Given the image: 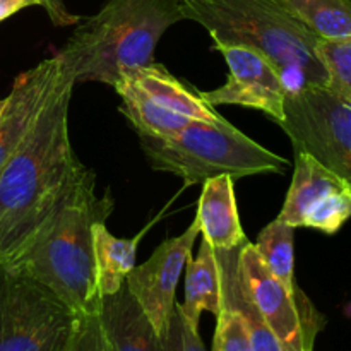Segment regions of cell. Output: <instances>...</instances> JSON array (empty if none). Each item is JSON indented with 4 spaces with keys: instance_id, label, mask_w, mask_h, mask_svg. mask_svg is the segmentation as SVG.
<instances>
[{
    "instance_id": "1",
    "label": "cell",
    "mask_w": 351,
    "mask_h": 351,
    "mask_svg": "<svg viewBox=\"0 0 351 351\" xmlns=\"http://www.w3.org/2000/svg\"><path fill=\"white\" fill-rule=\"evenodd\" d=\"M74 86V79L64 72L23 143L0 171L2 263L17 256L88 168L75 156L69 136Z\"/></svg>"
},
{
    "instance_id": "2",
    "label": "cell",
    "mask_w": 351,
    "mask_h": 351,
    "mask_svg": "<svg viewBox=\"0 0 351 351\" xmlns=\"http://www.w3.org/2000/svg\"><path fill=\"white\" fill-rule=\"evenodd\" d=\"M96 175L86 168L65 201L33 233L9 263H3L53 291L79 315L96 312L101 295L96 285L93 226L113 211L110 192L96 195Z\"/></svg>"
},
{
    "instance_id": "3",
    "label": "cell",
    "mask_w": 351,
    "mask_h": 351,
    "mask_svg": "<svg viewBox=\"0 0 351 351\" xmlns=\"http://www.w3.org/2000/svg\"><path fill=\"white\" fill-rule=\"evenodd\" d=\"M180 7L185 19L208 31L215 50L247 47L264 55L280 74L287 96L329 86L317 55L321 38L276 0H180Z\"/></svg>"
},
{
    "instance_id": "4",
    "label": "cell",
    "mask_w": 351,
    "mask_h": 351,
    "mask_svg": "<svg viewBox=\"0 0 351 351\" xmlns=\"http://www.w3.org/2000/svg\"><path fill=\"white\" fill-rule=\"evenodd\" d=\"M180 0H106L98 14L79 21L60 48L74 82L115 86L134 71L154 64V50L173 24L184 21Z\"/></svg>"
},
{
    "instance_id": "5",
    "label": "cell",
    "mask_w": 351,
    "mask_h": 351,
    "mask_svg": "<svg viewBox=\"0 0 351 351\" xmlns=\"http://www.w3.org/2000/svg\"><path fill=\"white\" fill-rule=\"evenodd\" d=\"M151 168L182 178L185 185L228 175L233 180L254 175H281L290 161L240 132L228 120H194L168 137L139 136Z\"/></svg>"
},
{
    "instance_id": "6",
    "label": "cell",
    "mask_w": 351,
    "mask_h": 351,
    "mask_svg": "<svg viewBox=\"0 0 351 351\" xmlns=\"http://www.w3.org/2000/svg\"><path fill=\"white\" fill-rule=\"evenodd\" d=\"M79 314L0 261V351H69Z\"/></svg>"
},
{
    "instance_id": "7",
    "label": "cell",
    "mask_w": 351,
    "mask_h": 351,
    "mask_svg": "<svg viewBox=\"0 0 351 351\" xmlns=\"http://www.w3.org/2000/svg\"><path fill=\"white\" fill-rule=\"evenodd\" d=\"M280 127L295 151L311 154L351 191V105L328 88H307L285 98Z\"/></svg>"
},
{
    "instance_id": "8",
    "label": "cell",
    "mask_w": 351,
    "mask_h": 351,
    "mask_svg": "<svg viewBox=\"0 0 351 351\" xmlns=\"http://www.w3.org/2000/svg\"><path fill=\"white\" fill-rule=\"evenodd\" d=\"M239 271L261 317L287 351H314L315 339L324 329L326 317L311 298L297 288L288 291L267 271L254 243L239 250Z\"/></svg>"
},
{
    "instance_id": "9",
    "label": "cell",
    "mask_w": 351,
    "mask_h": 351,
    "mask_svg": "<svg viewBox=\"0 0 351 351\" xmlns=\"http://www.w3.org/2000/svg\"><path fill=\"white\" fill-rule=\"evenodd\" d=\"M351 218V191L307 153L295 151L291 185L278 219L293 228L335 235Z\"/></svg>"
},
{
    "instance_id": "10",
    "label": "cell",
    "mask_w": 351,
    "mask_h": 351,
    "mask_svg": "<svg viewBox=\"0 0 351 351\" xmlns=\"http://www.w3.org/2000/svg\"><path fill=\"white\" fill-rule=\"evenodd\" d=\"M199 235L201 230L194 219L182 235L160 243L153 256L141 266H134L127 276V288L153 322L158 335L167 329L173 315L178 280Z\"/></svg>"
},
{
    "instance_id": "11",
    "label": "cell",
    "mask_w": 351,
    "mask_h": 351,
    "mask_svg": "<svg viewBox=\"0 0 351 351\" xmlns=\"http://www.w3.org/2000/svg\"><path fill=\"white\" fill-rule=\"evenodd\" d=\"M219 53L228 65L225 84L213 91H201L211 106L237 105L259 110L280 125L285 119V98L280 74L274 65L259 51L247 47H221Z\"/></svg>"
},
{
    "instance_id": "12",
    "label": "cell",
    "mask_w": 351,
    "mask_h": 351,
    "mask_svg": "<svg viewBox=\"0 0 351 351\" xmlns=\"http://www.w3.org/2000/svg\"><path fill=\"white\" fill-rule=\"evenodd\" d=\"M64 72L60 58L53 55L14 79L0 115V171L23 143Z\"/></svg>"
},
{
    "instance_id": "13",
    "label": "cell",
    "mask_w": 351,
    "mask_h": 351,
    "mask_svg": "<svg viewBox=\"0 0 351 351\" xmlns=\"http://www.w3.org/2000/svg\"><path fill=\"white\" fill-rule=\"evenodd\" d=\"M125 79H129L154 106L171 115L182 117L189 122L201 120L215 123L225 120L215 106L202 98L201 91L171 75L163 65L149 64L134 71Z\"/></svg>"
},
{
    "instance_id": "14",
    "label": "cell",
    "mask_w": 351,
    "mask_h": 351,
    "mask_svg": "<svg viewBox=\"0 0 351 351\" xmlns=\"http://www.w3.org/2000/svg\"><path fill=\"white\" fill-rule=\"evenodd\" d=\"M233 182L228 175L202 182L195 221L202 239L215 250H233L249 242L240 223Z\"/></svg>"
},
{
    "instance_id": "15",
    "label": "cell",
    "mask_w": 351,
    "mask_h": 351,
    "mask_svg": "<svg viewBox=\"0 0 351 351\" xmlns=\"http://www.w3.org/2000/svg\"><path fill=\"white\" fill-rule=\"evenodd\" d=\"M98 314L110 351H161V336L127 285L101 297Z\"/></svg>"
},
{
    "instance_id": "16",
    "label": "cell",
    "mask_w": 351,
    "mask_h": 351,
    "mask_svg": "<svg viewBox=\"0 0 351 351\" xmlns=\"http://www.w3.org/2000/svg\"><path fill=\"white\" fill-rule=\"evenodd\" d=\"M185 297L177 308L192 328L199 329L202 312L218 315L221 308V276L215 249L202 239L197 257L189 256L185 263Z\"/></svg>"
},
{
    "instance_id": "17",
    "label": "cell",
    "mask_w": 351,
    "mask_h": 351,
    "mask_svg": "<svg viewBox=\"0 0 351 351\" xmlns=\"http://www.w3.org/2000/svg\"><path fill=\"white\" fill-rule=\"evenodd\" d=\"M240 249L242 247L233 250H215L219 264V276H221V298L242 314L249 329L252 351H287L269 326L261 317L256 304L247 291L237 264Z\"/></svg>"
},
{
    "instance_id": "18",
    "label": "cell",
    "mask_w": 351,
    "mask_h": 351,
    "mask_svg": "<svg viewBox=\"0 0 351 351\" xmlns=\"http://www.w3.org/2000/svg\"><path fill=\"white\" fill-rule=\"evenodd\" d=\"M149 226L141 230L139 235L134 239H119L112 235L106 228V223L103 221H98L93 226L96 285L101 297L115 293L125 285L127 276L136 266L137 247Z\"/></svg>"
},
{
    "instance_id": "19",
    "label": "cell",
    "mask_w": 351,
    "mask_h": 351,
    "mask_svg": "<svg viewBox=\"0 0 351 351\" xmlns=\"http://www.w3.org/2000/svg\"><path fill=\"white\" fill-rule=\"evenodd\" d=\"M321 40L351 36V0H276Z\"/></svg>"
},
{
    "instance_id": "20",
    "label": "cell",
    "mask_w": 351,
    "mask_h": 351,
    "mask_svg": "<svg viewBox=\"0 0 351 351\" xmlns=\"http://www.w3.org/2000/svg\"><path fill=\"white\" fill-rule=\"evenodd\" d=\"M295 230L276 218L264 226L254 243L264 266L288 291L298 288L295 283Z\"/></svg>"
},
{
    "instance_id": "21",
    "label": "cell",
    "mask_w": 351,
    "mask_h": 351,
    "mask_svg": "<svg viewBox=\"0 0 351 351\" xmlns=\"http://www.w3.org/2000/svg\"><path fill=\"white\" fill-rule=\"evenodd\" d=\"M317 55L328 71L329 91L351 103V36L319 40Z\"/></svg>"
},
{
    "instance_id": "22",
    "label": "cell",
    "mask_w": 351,
    "mask_h": 351,
    "mask_svg": "<svg viewBox=\"0 0 351 351\" xmlns=\"http://www.w3.org/2000/svg\"><path fill=\"white\" fill-rule=\"evenodd\" d=\"M213 351H252L249 329L242 314L221 298V308L216 315Z\"/></svg>"
},
{
    "instance_id": "23",
    "label": "cell",
    "mask_w": 351,
    "mask_h": 351,
    "mask_svg": "<svg viewBox=\"0 0 351 351\" xmlns=\"http://www.w3.org/2000/svg\"><path fill=\"white\" fill-rule=\"evenodd\" d=\"M160 336L161 351H208L199 336V329L189 324L177 305L167 329Z\"/></svg>"
},
{
    "instance_id": "24",
    "label": "cell",
    "mask_w": 351,
    "mask_h": 351,
    "mask_svg": "<svg viewBox=\"0 0 351 351\" xmlns=\"http://www.w3.org/2000/svg\"><path fill=\"white\" fill-rule=\"evenodd\" d=\"M98 311L79 315L77 328L69 351H110Z\"/></svg>"
},
{
    "instance_id": "25",
    "label": "cell",
    "mask_w": 351,
    "mask_h": 351,
    "mask_svg": "<svg viewBox=\"0 0 351 351\" xmlns=\"http://www.w3.org/2000/svg\"><path fill=\"white\" fill-rule=\"evenodd\" d=\"M41 7H45L48 17L55 26H71V24H77L81 21V17L72 14L65 7L64 0H43Z\"/></svg>"
},
{
    "instance_id": "26",
    "label": "cell",
    "mask_w": 351,
    "mask_h": 351,
    "mask_svg": "<svg viewBox=\"0 0 351 351\" xmlns=\"http://www.w3.org/2000/svg\"><path fill=\"white\" fill-rule=\"evenodd\" d=\"M43 5V0H0V23L26 7Z\"/></svg>"
},
{
    "instance_id": "27",
    "label": "cell",
    "mask_w": 351,
    "mask_h": 351,
    "mask_svg": "<svg viewBox=\"0 0 351 351\" xmlns=\"http://www.w3.org/2000/svg\"><path fill=\"white\" fill-rule=\"evenodd\" d=\"M3 108H5V98H3V99H0V115H2Z\"/></svg>"
},
{
    "instance_id": "28",
    "label": "cell",
    "mask_w": 351,
    "mask_h": 351,
    "mask_svg": "<svg viewBox=\"0 0 351 351\" xmlns=\"http://www.w3.org/2000/svg\"><path fill=\"white\" fill-rule=\"evenodd\" d=\"M346 314H348V315H351V304L348 305V311H346Z\"/></svg>"
},
{
    "instance_id": "29",
    "label": "cell",
    "mask_w": 351,
    "mask_h": 351,
    "mask_svg": "<svg viewBox=\"0 0 351 351\" xmlns=\"http://www.w3.org/2000/svg\"><path fill=\"white\" fill-rule=\"evenodd\" d=\"M350 105H351V103H350Z\"/></svg>"
}]
</instances>
